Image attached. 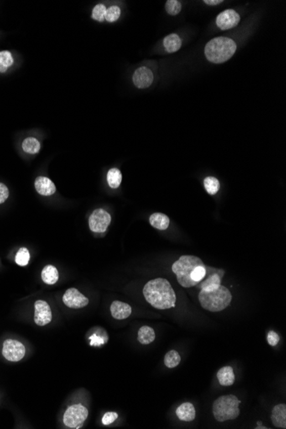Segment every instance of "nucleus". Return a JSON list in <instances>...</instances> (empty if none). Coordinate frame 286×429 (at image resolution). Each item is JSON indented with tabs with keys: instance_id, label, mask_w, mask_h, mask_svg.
Wrapping results in <instances>:
<instances>
[{
	"instance_id": "a878e982",
	"label": "nucleus",
	"mask_w": 286,
	"mask_h": 429,
	"mask_svg": "<svg viewBox=\"0 0 286 429\" xmlns=\"http://www.w3.org/2000/svg\"><path fill=\"white\" fill-rule=\"evenodd\" d=\"M204 187L209 195H215L220 190V181L214 177H208L204 180Z\"/></svg>"
},
{
	"instance_id": "dca6fc26",
	"label": "nucleus",
	"mask_w": 286,
	"mask_h": 429,
	"mask_svg": "<svg viewBox=\"0 0 286 429\" xmlns=\"http://www.w3.org/2000/svg\"><path fill=\"white\" fill-rule=\"evenodd\" d=\"M111 313L112 317L115 318L116 320H125L131 316L132 310L128 304L115 301L111 304Z\"/></svg>"
},
{
	"instance_id": "6e6552de",
	"label": "nucleus",
	"mask_w": 286,
	"mask_h": 429,
	"mask_svg": "<svg viewBox=\"0 0 286 429\" xmlns=\"http://www.w3.org/2000/svg\"><path fill=\"white\" fill-rule=\"evenodd\" d=\"M26 353L25 346L21 342L15 339H6L3 344L2 354L7 361L19 362L24 357Z\"/></svg>"
},
{
	"instance_id": "f3484780",
	"label": "nucleus",
	"mask_w": 286,
	"mask_h": 429,
	"mask_svg": "<svg viewBox=\"0 0 286 429\" xmlns=\"http://www.w3.org/2000/svg\"><path fill=\"white\" fill-rule=\"evenodd\" d=\"M217 378L223 387H231L235 382L233 368L230 366H225L224 368H220L217 373Z\"/></svg>"
},
{
	"instance_id": "4c0bfd02",
	"label": "nucleus",
	"mask_w": 286,
	"mask_h": 429,
	"mask_svg": "<svg viewBox=\"0 0 286 429\" xmlns=\"http://www.w3.org/2000/svg\"><path fill=\"white\" fill-rule=\"evenodd\" d=\"M7 70H8V68L5 67L4 65H2V64H0V73L6 72V71H7Z\"/></svg>"
},
{
	"instance_id": "f03ea898",
	"label": "nucleus",
	"mask_w": 286,
	"mask_h": 429,
	"mask_svg": "<svg viewBox=\"0 0 286 429\" xmlns=\"http://www.w3.org/2000/svg\"><path fill=\"white\" fill-rule=\"evenodd\" d=\"M236 50V45L233 39L227 37H217L206 45V58L214 64H222L231 59Z\"/></svg>"
},
{
	"instance_id": "412c9836",
	"label": "nucleus",
	"mask_w": 286,
	"mask_h": 429,
	"mask_svg": "<svg viewBox=\"0 0 286 429\" xmlns=\"http://www.w3.org/2000/svg\"><path fill=\"white\" fill-rule=\"evenodd\" d=\"M59 272L55 267L48 265L42 270V279L44 283L48 284H54L59 280Z\"/></svg>"
},
{
	"instance_id": "a211bd4d",
	"label": "nucleus",
	"mask_w": 286,
	"mask_h": 429,
	"mask_svg": "<svg viewBox=\"0 0 286 429\" xmlns=\"http://www.w3.org/2000/svg\"><path fill=\"white\" fill-rule=\"evenodd\" d=\"M176 414L181 421H191L195 418V410L193 404L184 403L176 410Z\"/></svg>"
},
{
	"instance_id": "72a5a7b5",
	"label": "nucleus",
	"mask_w": 286,
	"mask_h": 429,
	"mask_svg": "<svg viewBox=\"0 0 286 429\" xmlns=\"http://www.w3.org/2000/svg\"><path fill=\"white\" fill-rule=\"evenodd\" d=\"M280 340V337L278 336V333H276L273 331L268 332L267 334V342L271 346H275L278 345V342Z\"/></svg>"
},
{
	"instance_id": "cd10ccee",
	"label": "nucleus",
	"mask_w": 286,
	"mask_h": 429,
	"mask_svg": "<svg viewBox=\"0 0 286 429\" xmlns=\"http://www.w3.org/2000/svg\"><path fill=\"white\" fill-rule=\"evenodd\" d=\"M166 10L171 16H177L182 10V4L177 0H168L166 4Z\"/></svg>"
},
{
	"instance_id": "39448f33",
	"label": "nucleus",
	"mask_w": 286,
	"mask_h": 429,
	"mask_svg": "<svg viewBox=\"0 0 286 429\" xmlns=\"http://www.w3.org/2000/svg\"><path fill=\"white\" fill-rule=\"evenodd\" d=\"M240 404L241 401L236 396H221L214 401L213 405L214 418L220 422L236 419L240 414Z\"/></svg>"
},
{
	"instance_id": "20e7f679",
	"label": "nucleus",
	"mask_w": 286,
	"mask_h": 429,
	"mask_svg": "<svg viewBox=\"0 0 286 429\" xmlns=\"http://www.w3.org/2000/svg\"><path fill=\"white\" fill-rule=\"evenodd\" d=\"M201 265H204V263L199 257L194 255H182L178 261L173 263L172 270L177 275L178 283L183 287L190 288L197 284L192 280V272L194 271V268Z\"/></svg>"
},
{
	"instance_id": "b1692460",
	"label": "nucleus",
	"mask_w": 286,
	"mask_h": 429,
	"mask_svg": "<svg viewBox=\"0 0 286 429\" xmlns=\"http://www.w3.org/2000/svg\"><path fill=\"white\" fill-rule=\"evenodd\" d=\"M122 182V173L117 168H111L107 173V183L111 189H117Z\"/></svg>"
},
{
	"instance_id": "e433bc0d",
	"label": "nucleus",
	"mask_w": 286,
	"mask_h": 429,
	"mask_svg": "<svg viewBox=\"0 0 286 429\" xmlns=\"http://www.w3.org/2000/svg\"><path fill=\"white\" fill-rule=\"evenodd\" d=\"M204 3L209 6H217L220 4L223 3L222 0H205Z\"/></svg>"
},
{
	"instance_id": "1a4fd4ad",
	"label": "nucleus",
	"mask_w": 286,
	"mask_h": 429,
	"mask_svg": "<svg viewBox=\"0 0 286 429\" xmlns=\"http://www.w3.org/2000/svg\"><path fill=\"white\" fill-rule=\"evenodd\" d=\"M34 323L43 326L50 323L53 320V314L50 306L47 302L38 300L34 304Z\"/></svg>"
},
{
	"instance_id": "c85d7f7f",
	"label": "nucleus",
	"mask_w": 286,
	"mask_h": 429,
	"mask_svg": "<svg viewBox=\"0 0 286 429\" xmlns=\"http://www.w3.org/2000/svg\"><path fill=\"white\" fill-rule=\"evenodd\" d=\"M120 15H121V10H120L119 7L112 6L110 8L106 9L105 19L109 23H114L119 18Z\"/></svg>"
},
{
	"instance_id": "bb28decb",
	"label": "nucleus",
	"mask_w": 286,
	"mask_h": 429,
	"mask_svg": "<svg viewBox=\"0 0 286 429\" xmlns=\"http://www.w3.org/2000/svg\"><path fill=\"white\" fill-rule=\"evenodd\" d=\"M29 259H30V254H29L28 248H21L19 250L17 251L15 261H16L17 265L21 266V267H25V266L28 265Z\"/></svg>"
},
{
	"instance_id": "4468645a",
	"label": "nucleus",
	"mask_w": 286,
	"mask_h": 429,
	"mask_svg": "<svg viewBox=\"0 0 286 429\" xmlns=\"http://www.w3.org/2000/svg\"><path fill=\"white\" fill-rule=\"evenodd\" d=\"M37 192L44 196H50L56 192L55 184L48 178L38 177L34 182Z\"/></svg>"
},
{
	"instance_id": "f257e3e1",
	"label": "nucleus",
	"mask_w": 286,
	"mask_h": 429,
	"mask_svg": "<svg viewBox=\"0 0 286 429\" xmlns=\"http://www.w3.org/2000/svg\"><path fill=\"white\" fill-rule=\"evenodd\" d=\"M143 295L147 303L157 310H168L176 306L175 291L166 279L158 278L147 282L143 288Z\"/></svg>"
},
{
	"instance_id": "423d86ee",
	"label": "nucleus",
	"mask_w": 286,
	"mask_h": 429,
	"mask_svg": "<svg viewBox=\"0 0 286 429\" xmlns=\"http://www.w3.org/2000/svg\"><path fill=\"white\" fill-rule=\"evenodd\" d=\"M89 415V410L83 404L69 407L64 415V423L70 428H80Z\"/></svg>"
},
{
	"instance_id": "4be33fe9",
	"label": "nucleus",
	"mask_w": 286,
	"mask_h": 429,
	"mask_svg": "<svg viewBox=\"0 0 286 429\" xmlns=\"http://www.w3.org/2000/svg\"><path fill=\"white\" fill-rule=\"evenodd\" d=\"M164 47L168 53H175L182 47V39L178 34H169L167 37H165Z\"/></svg>"
},
{
	"instance_id": "5701e85b",
	"label": "nucleus",
	"mask_w": 286,
	"mask_h": 429,
	"mask_svg": "<svg viewBox=\"0 0 286 429\" xmlns=\"http://www.w3.org/2000/svg\"><path fill=\"white\" fill-rule=\"evenodd\" d=\"M22 149L27 153L35 154L40 150V143L38 140L33 137L26 138L22 142Z\"/></svg>"
},
{
	"instance_id": "58836bf2",
	"label": "nucleus",
	"mask_w": 286,
	"mask_h": 429,
	"mask_svg": "<svg viewBox=\"0 0 286 429\" xmlns=\"http://www.w3.org/2000/svg\"><path fill=\"white\" fill-rule=\"evenodd\" d=\"M256 428H257V429H258V428H265V429H266V428H267V427H266V426H257V427H256Z\"/></svg>"
},
{
	"instance_id": "ddd939ff",
	"label": "nucleus",
	"mask_w": 286,
	"mask_h": 429,
	"mask_svg": "<svg viewBox=\"0 0 286 429\" xmlns=\"http://www.w3.org/2000/svg\"><path fill=\"white\" fill-rule=\"evenodd\" d=\"M224 274H225L224 271L214 268L213 273L209 274L208 279H205V280L202 279L195 286L199 288L200 290H207V291H210V290L217 289L221 285L220 284H221V279H222Z\"/></svg>"
},
{
	"instance_id": "aec40b11",
	"label": "nucleus",
	"mask_w": 286,
	"mask_h": 429,
	"mask_svg": "<svg viewBox=\"0 0 286 429\" xmlns=\"http://www.w3.org/2000/svg\"><path fill=\"white\" fill-rule=\"evenodd\" d=\"M137 338L142 345H149L155 339V332L150 326H142L138 331Z\"/></svg>"
},
{
	"instance_id": "9b49d317",
	"label": "nucleus",
	"mask_w": 286,
	"mask_h": 429,
	"mask_svg": "<svg viewBox=\"0 0 286 429\" xmlns=\"http://www.w3.org/2000/svg\"><path fill=\"white\" fill-rule=\"evenodd\" d=\"M240 22V16L234 10H226L217 17V26L222 30H228L237 26Z\"/></svg>"
},
{
	"instance_id": "f704fd0d",
	"label": "nucleus",
	"mask_w": 286,
	"mask_h": 429,
	"mask_svg": "<svg viewBox=\"0 0 286 429\" xmlns=\"http://www.w3.org/2000/svg\"><path fill=\"white\" fill-rule=\"evenodd\" d=\"M9 190L6 184L0 183V204L4 203L8 199Z\"/></svg>"
},
{
	"instance_id": "c9c22d12",
	"label": "nucleus",
	"mask_w": 286,
	"mask_h": 429,
	"mask_svg": "<svg viewBox=\"0 0 286 429\" xmlns=\"http://www.w3.org/2000/svg\"><path fill=\"white\" fill-rule=\"evenodd\" d=\"M91 340V346H100L104 344L102 338L100 337H98L96 335H93L90 337Z\"/></svg>"
},
{
	"instance_id": "473e14b6",
	"label": "nucleus",
	"mask_w": 286,
	"mask_h": 429,
	"mask_svg": "<svg viewBox=\"0 0 286 429\" xmlns=\"http://www.w3.org/2000/svg\"><path fill=\"white\" fill-rule=\"evenodd\" d=\"M117 417H118V415L116 412L106 413L102 417V423L107 426V425L113 423L114 421L117 420Z\"/></svg>"
},
{
	"instance_id": "6ab92c4d",
	"label": "nucleus",
	"mask_w": 286,
	"mask_h": 429,
	"mask_svg": "<svg viewBox=\"0 0 286 429\" xmlns=\"http://www.w3.org/2000/svg\"><path fill=\"white\" fill-rule=\"evenodd\" d=\"M149 223L151 226L158 230H166L170 225V219L167 215L160 212H155L151 215L149 218Z\"/></svg>"
},
{
	"instance_id": "2f4dec72",
	"label": "nucleus",
	"mask_w": 286,
	"mask_h": 429,
	"mask_svg": "<svg viewBox=\"0 0 286 429\" xmlns=\"http://www.w3.org/2000/svg\"><path fill=\"white\" fill-rule=\"evenodd\" d=\"M0 64L7 68L14 64V59H13V57L10 52H8V51L0 52Z\"/></svg>"
},
{
	"instance_id": "c756f323",
	"label": "nucleus",
	"mask_w": 286,
	"mask_h": 429,
	"mask_svg": "<svg viewBox=\"0 0 286 429\" xmlns=\"http://www.w3.org/2000/svg\"><path fill=\"white\" fill-rule=\"evenodd\" d=\"M106 6L102 4H99L97 6H95V8L93 10L92 18L98 22H103L105 19V15H106Z\"/></svg>"
},
{
	"instance_id": "7c9ffc66",
	"label": "nucleus",
	"mask_w": 286,
	"mask_h": 429,
	"mask_svg": "<svg viewBox=\"0 0 286 429\" xmlns=\"http://www.w3.org/2000/svg\"><path fill=\"white\" fill-rule=\"evenodd\" d=\"M206 273H207V270H206L205 264L204 265L199 266L197 268H194V271L192 272V280L195 282L196 284H198L199 282L204 279L206 276Z\"/></svg>"
},
{
	"instance_id": "0eeeda50",
	"label": "nucleus",
	"mask_w": 286,
	"mask_h": 429,
	"mask_svg": "<svg viewBox=\"0 0 286 429\" xmlns=\"http://www.w3.org/2000/svg\"><path fill=\"white\" fill-rule=\"evenodd\" d=\"M111 217L109 212L102 208L96 209L89 220V228L95 233H103L111 224Z\"/></svg>"
},
{
	"instance_id": "393cba45",
	"label": "nucleus",
	"mask_w": 286,
	"mask_h": 429,
	"mask_svg": "<svg viewBox=\"0 0 286 429\" xmlns=\"http://www.w3.org/2000/svg\"><path fill=\"white\" fill-rule=\"evenodd\" d=\"M180 362L181 357L178 351H170L169 352H167L165 357V365L167 366V368H176L177 366L179 365Z\"/></svg>"
},
{
	"instance_id": "9d476101",
	"label": "nucleus",
	"mask_w": 286,
	"mask_h": 429,
	"mask_svg": "<svg viewBox=\"0 0 286 429\" xmlns=\"http://www.w3.org/2000/svg\"><path fill=\"white\" fill-rule=\"evenodd\" d=\"M63 302L70 309H81L89 304V299L75 288L67 290L63 296Z\"/></svg>"
},
{
	"instance_id": "f8f14e48",
	"label": "nucleus",
	"mask_w": 286,
	"mask_h": 429,
	"mask_svg": "<svg viewBox=\"0 0 286 429\" xmlns=\"http://www.w3.org/2000/svg\"><path fill=\"white\" fill-rule=\"evenodd\" d=\"M153 81V74L151 71L150 69L142 66L139 69L135 71L133 75V82L134 85L141 89L144 90L148 87H150Z\"/></svg>"
},
{
	"instance_id": "2eb2a0df",
	"label": "nucleus",
	"mask_w": 286,
	"mask_h": 429,
	"mask_svg": "<svg viewBox=\"0 0 286 429\" xmlns=\"http://www.w3.org/2000/svg\"><path fill=\"white\" fill-rule=\"evenodd\" d=\"M271 420L274 426L278 428H286V405L278 404L273 407Z\"/></svg>"
},
{
	"instance_id": "7ed1b4c3",
	"label": "nucleus",
	"mask_w": 286,
	"mask_h": 429,
	"mask_svg": "<svg viewBox=\"0 0 286 429\" xmlns=\"http://www.w3.org/2000/svg\"><path fill=\"white\" fill-rule=\"evenodd\" d=\"M198 298L204 310L210 312H220L231 304L232 295L227 288L220 285V287L210 291L200 290Z\"/></svg>"
}]
</instances>
